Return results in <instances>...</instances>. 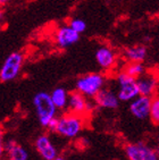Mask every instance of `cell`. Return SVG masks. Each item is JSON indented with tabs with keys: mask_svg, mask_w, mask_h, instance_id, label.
Returning a JSON list of instances; mask_svg holds the SVG:
<instances>
[{
	"mask_svg": "<svg viewBox=\"0 0 159 160\" xmlns=\"http://www.w3.org/2000/svg\"><path fill=\"white\" fill-rule=\"evenodd\" d=\"M157 142H158V147H159V133H158V135H157Z\"/></svg>",
	"mask_w": 159,
	"mask_h": 160,
	"instance_id": "obj_22",
	"label": "cell"
},
{
	"mask_svg": "<svg viewBox=\"0 0 159 160\" xmlns=\"http://www.w3.org/2000/svg\"><path fill=\"white\" fill-rule=\"evenodd\" d=\"M33 106L37 112L38 119L42 127H49L56 118L57 107L52 101L51 96L47 92H39L33 98Z\"/></svg>",
	"mask_w": 159,
	"mask_h": 160,
	"instance_id": "obj_2",
	"label": "cell"
},
{
	"mask_svg": "<svg viewBox=\"0 0 159 160\" xmlns=\"http://www.w3.org/2000/svg\"><path fill=\"white\" fill-rule=\"evenodd\" d=\"M147 57V48L144 46L130 47L125 50V58L130 62H142Z\"/></svg>",
	"mask_w": 159,
	"mask_h": 160,
	"instance_id": "obj_15",
	"label": "cell"
},
{
	"mask_svg": "<svg viewBox=\"0 0 159 160\" xmlns=\"http://www.w3.org/2000/svg\"><path fill=\"white\" fill-rule=\"evenodd\" d=\"M140 94L152 98L159 86V74L153 71H146L136 78Z\"/></svg>",
	"mask_w": 159,
	"mask_h": 160,
	"instance_id": "obj_7",
	"label": "cell"
},
{
	"mask_svg": "<svg viewBox=\"0 0 159 160\" xmlns=\"http://www.w3.org/2000/svg\"><path fill=\"white\" fill-rule=\"evenodd\" d=\"M150 119L156 125H159V98H155L152 100V107H151V115Z\"/></svg>",
	"mask_w": 159,
	"mask_h": 160,
	"instance_id": "obj_18",
	"label": "cell"
},
{
	"mask_svg": "<svg viewBox=\"0 0 159 160\" xmlns=\"http://www.w3.org/2000/svg\"><path fill=\"white\" fill-rule=\"evenodd\" d=\"M95 60L98 65L104 69H110L116 64V53L109 47H100L95 51Z\"/></svg>",
	"mask_w": 159,
	"mask_h": 160,
	"instance_id": "obj_13",
	"label": "cell"
},
{
	"mask_svg": "<svg viewBox=\"0 0 159 160\" xmlns=\"http://www.w3.org/2000/svg\"><path fill=\"white\" fill-rule=\"evenodd\" d=\"M84 126V120L82 115L74 112L61 115L60 117H56L49 125L48 129L54 133H57L59 136L65 139H74L82 132Z\"/></svg>",
	"mask_w": 159,
	"mask_h": 160,
	"instance_id": "obj_1",
	"label": "cell"
},
{
	"mask_svg": "<svg viewBox=\"0 0 159 160\" xmlns=\"http://www.w3.org/2000/svg\"><path fill=\"white\" fill-rule=\"evenodd\" d=\"M8 1H9V0H0V3H3H3H7Z\"/></svg>",
	"mask_w": 159,
	"mask_h": 160,
	"instance_id": "obj_20",
	"label": "cell"
},
{
	"mask_svg": "<svg viewBox=\"0 0 159 160\" xmlns=\"http://www.w3.org/2000/svg\"><path fill=\"white\" fill-rule=\"evenodd\" d=\"M24 56L21 52H12L3 62L0 69V80L1 82H10L19 75L23 66Z\"/></svg>",
	"mask_w": 159,
	"mask_h": 160,
	"instance_id": "obj_5",
	"label": "cell"
},
{
	"mask_svg": "<svg viewBox=\"0 0 159 160\" xmlns=\"http://www.w3.org/2000/svg\"><path fill=\"white\" fill-rule=\"evenodd\" d=\"M5 150L7 152V158L8 160H28V153L24 147L16 142H8L5 145Z\"/></svg>",
	"mask_w": 159,
	"mask_h": 160,
	"instance_id": "obj_14",
	"label": "cell"
},
{
	"mask_svg": "<svg viewBox=\"0 0 159 160\" xmlns=\"http://www.w3.org/2000/svg\"><path fill=\"white\" fill-rule=\"evenodd\" d=\"M105 77L99 73L83 75L76 81V91L88 98H95L101 89H104Z\"/></svg>",
	"mask_w": 159,
	"mask_h": 160,
	"instance_id": "obj_3",
	"label": "cell"
},
{
	"mask_svg": "<svg viewBox=\"0 0 159 160\" xmlns=\"http://www.w3.org/2000/svg\"><path fill=\"white\" fill-rule=\"evenodd\" d=\"M117 84H118V98L121 101L129 102L132 101L138 96H140L136 78L129 75L126 72L119 73L117 76Z\"/></svg>",
	"mask_w": 159,
	"mask_h": 160,
	"instance_id": "obj_4",
	"label": "cell"
},
{
	"mask_svg": "<svg viewBox=\"0 0 159 160\" xmlns=\"http://www.w3.org/2000/svg\"><path fill=\"white\" fill-rule=\"evenodd\" d=\"M34 145H35L37 152L41 156L43 160H55L58 157L57 149L52 143L51 139L47 134L38 136L34 142Z\"/></svg>",
	"mask_w": 159,
	"mask_h": 160,
	"instance_id": "obj_9",
	"label": "cell"
},
{
	"mask_svg": "<svg viewBox=\"0 0 159 160\" xmlns=\"http://www.w3.org/2000/svg\"><path fill=\"white\" fill-rule=\"evenodd\" d=\"M80 40V33L76 32L74 28L68 26H61L58 28L56 33V42L60 48L66 49L68 47L73 46Z\"/></svg>",
	"mask_w": 159,
	"mask_h": 160,
	"instance_id": "obj_11",
	"label": "cell"
},
{
	"mask_svg": "<svg viewBox=\"0 0 159 160\" xmlns=\"http://www.w3.org/2000/svg\"><path fill=\"white\" fill-rule=\"evenodd\" d=\"M124 72H126V73L129 75H131V76L138 78L139 76H141V75L146 72V68H144L142 62H130L125 67Z\"/></svg>",
	"mask_w": 159,
	"mask_h": 160,
	"instance_id": "obj_17",
	"label": "cell"
},
{
	"mask_svg": "<svg viewBox=\"0 0 159 160\" xmlns=\"http://www.w3.org/2000/svg\"><path fill=\"white\" fill-rule=\"evenodd\" d=\"M95 105L104 109H116L119 105V98L116 92L113 90L104 88L98 92V94L95 97Z\"/></svg>",
	"mask_w": 159,
	"mask_h": 160,
	"instance_id": "obj_10",
	"label": "cell"
},
{
	"mask_svg": "<svg viewBox=\"0 0 159 160\" xmlns=\"http://www.w3.org/2000/svg\"><path fill=\"white\" fill-rule=\"evenodd\" d=\"M88 97H85L84 94L80 93L79 91L73 92L69 94L68 98V109L70 112L77 115H83L85 114L86 111L91 109V105L88 101Z\"/></svg>",
	"mask_w": 159,
	"mask_h": 160,
	"instance_id": "obj_12",
	"label": "cell"
},
{
	"mask_svg": "<svg viewBox=\"0 0 159 160\" xmlns=\"http://www.w3.org/2000/svg\"><path fill=\"white\" fill-rule=\"evenodd\" d=\"M69 26L72 28H74L76 32H79L80 34L83 33V32L86 30V23L81 18L72 19V21H70V23H69Z\"/></svg>",
	"mask_w": 159,
	"mask_h": 160,
	"instance_id": "obj_19",
	"label": "cell"
},
{
	"mask_svg": "<svg viewBox=\"0 0 159 160\" xmlns=\"http://www.w3.org/2000/svg\"><path fill=\"white\" fill-rule=\"evenodd\" d=\"M55 160H65V159H64V158H61V157H57Z\"/></svg>",
	"mask_w": 159,
	"mask_h": 160,
	"instance_id": "obj_21",
	"label": "cell"
},
{
	"mask_svg": "<svg viewBox=\"0 0 159 160\" xmlns=\"http://www.w3.org/2000/svg\"><path fill=\"white\" fill-rule=\"evenodd\" d=\"M51 99L55 106L57 107V109H64L68 106V98L69 94L67 93V91L64 88H56L51 93Z\"/></svg>",
	"mask_w": 159,
	"mask_h": 160,
	"instance_id": "obj_16",
	"label": "cell"
},
{
	"mask_svg": "<svg viewBox=\"0 0 159 160\" xmlns=\"http://www.w3.org/2000/svg\"><path fill=\"white\" fill-rule=\"evenodd\" d=\"M124 152L127 160H159L158 151L142 142L126 144Z\"/></svg>",
	"mask_w": 159,
	"mask_h": 160,
	"instance_id": "obj_6",
	"label": "cell"
},
{
	"mask_svg": "<svg viewBox=\"0 0 159 160\" xmlns=\"http://www.w3.org/2000/svg\"><path fill=\"white\" fill-rule=\"evenodd\" d=\"M152 100L151 97L138 96L133 99L130 103V112L132 116H134L138 119H147L151 115V107H152Z\"/></svg>",
	"mask_w": 159,
	"mask_h": 160,
	"instance_id": "obj_8",
	"label": "cell"
}]
</instances>
